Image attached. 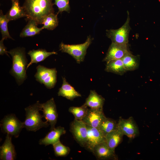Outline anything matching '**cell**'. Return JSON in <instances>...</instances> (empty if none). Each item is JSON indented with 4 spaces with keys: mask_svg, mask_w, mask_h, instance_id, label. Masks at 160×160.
Returning a JSON list of instances; mask_svg holds the SVG:
<instances>
[{
    "mask_svg": "<svg viewBox=\"0 0 160 160\" xmlns=\"http://www.w3.org/2000/svg\"><path fill=\"white\" fill-rule=\"evenodd\" d=\"M9 21L6 15L3 13L1 10L0 12V29L2 35V38L5 39L9 38L13 39L10 35L8 28V24Z\"/></svg>",
    "mask_w": 160,
    "mask_h": 160,
    "instance_id": "obj_27",
    "label": "cell"
},
{
    "mask_svg": "<svg viewBox=\"0 0 160 160\" xmlns=\"http://www.w3.org/2000/svg\"><path fill=\"white\" fill-rule=\"evenodd\" d=\"M41 111L43 112V117L50 125V130L55 128L58 115L56 105L53 98L45 103H42Z\"/></svg>",
    "mask_w": 160,
    "mask_h": 160,
    "instance_id": "obj_10",
    "label": "cell"
},
{
    "mask_svg": "<svg viewBox=\"0 0 160 160\" xmlns=\"http://www.w3.org/2000/svg\"><path fill=\"white\" fill-rule=\"evenodd\" d=\"M62 79L63 84L58 92V96H62L71 100L76 97H81V94L67 82L65 77H63Z\"/></svg>",
    "mask_w": 160,
    "mask_h": 160,
    "instance_id": "obj_17",
    "label": "cell"
},
{
    "mask_svg": "<svg viewBox=\"0 0 160 160\" xmlns=\"http://www.w3.org/2000/svg\"><path fill=\"white\" fill-rule=\"evenodd\" d=\"M128 44H120L112 42L103 61L107 63L113 60L121 59L130 52Z\"/></svg>",
    "mask_w": 160,
    "mask_h": 160,
    "instance_id": "obj_12",
    "label": "cell"
},
{
    "mask_svg": "<svg viewBox=\"0 0 160 160\" xmlns=\"http://www.w3.org/2000/svg\"><path fill=\"white\" fill-rule=\"evenodd\" d=\"M11 7L6 15L9 21L16 20L19 18L27 17L26 12L23 7L20 5L18 0H11Z\"/></svg>",
    "mask_w": 160,
    "mask_h": 160,
    "instance_id": "obj_18",
    "label": "cell"
},
{
    "mask_svg": "<svg viewBox=\"0 0 160 160\" xmlns=\"http://www.w3.org/2000/svg\"><path fill=\"white\" fill-rule=\"evenodd\" d=\"M66 132V131L63 127L60 126L55 128L51 130L44 138L40 140L39 144L45 146L52 145L60 140L61 136L65 134Z\"/></svg>",
    "mask_w": 160,
    "mask_h": 160,
    "instance_id": "obj_16",
    "label": "cell"
},
{
    "mask_svg": "<svg viewBox=\"0 0 160 160\" xmlns=\"http://www.w3.org/2000/svg\"><path fill=\"white\" fill-rule=\"evenodd\" d=\"M28 54L31 57V60L27 65L26 70L32 64L43 61L49 56L57 54V53L54 51L48 52L44 49H38L30 50Z\"/></svg>",
    "mask_w": 160,
    "mask_h": 160,
    "instance_id": "obj_19",
    "label": "cell"
},
{
    "mask_svg": "<svg viewBox=\"0 0 160 160\" xmlns=\"http://www.w3.org/2000/svg\"><path fill=\"white\" fill-rule=\"evenodd\" d=\"M36 22L34 20H29L27 24L23 28L20 34L21 37H32L39 34L44 29L42 27L38 28Z\"/></svg>",
    "mask_w": 160,
    "mask_h": 160,
    "instance_id": "obj_22",
    "label": "cell"
},
{
    "mask_svg": "<svg viewBox=\"0 0 160 160\" xmlns=\"http://www.w3.org/2000/svg\"><path fill=\"white\" fill-rule=\"evenodd\" d=\"M92 152L98 159H118V157L115 153V149L109 148L105 141L95 146Z\"/></svg>",
    "mask_w": 160,
    "mask_h": 160,
    "instance_id": "obj_14",
    "label": "cell"
},
{
    "mask_svg": "<svg viewBox=\"0 0 160 160\" xmlns=\"http://www.w3.org/2000/svg\"><path fill=\"white\" fill-rule=\"evenodd\" d=\"M52 0H25L23 6L28 20H35L37 24H42L49 14L54 13Z\"/></svg>",
    "mask_w": 160,
    "mask_h": 160,
    "instance_id": "obj_1",
    "label": "cell"
},
{
    "mask_svg": "<svg viewBox=\"0 0 160 160\" xmlns=\"http://www.w3.org/2000/svg\"><path fill=\"white\" fill-rule=\"evenodd\" d=\"M127 17L124 23L116 29L106 30V36L110 39L112 42L120 44H128L129 33L131 29L130 25L129 13L127 11Z\"/></svg>",
    "mask_w": 160,
    "mask_h": 160,
    "instance_id": "obj_5",
    "label": "cell"
},
{
    "mask_svg": "<svg viewBox=\"0 0 160 160\" xmlns=\"http://www.w3.org/2000/svg\"><path fill=\"white\" fill-rule=\"evenodd\" d=\"M5 39L4 38L1 39L0 41V55H3L6 54L8 55L7 54L8 51L7 50V49L4 44V41Z\"/></svg>",
    "mask_w": 160,
    "mask_h": 160,
    "instance_id": "obj_31",
    "label": "cell"
},
{
    "mask_svg": "<svg viewBox=\"0 0 160 160\" xmlns=\"http://www.w3.org/2000/svg\"><path fill=\"white\" fill-rule=\"evenodd\" d=\"M70 131L77 142L82 147H84L88 134L87 125L82 121L74 119L70 124Z\"/></svg>",
    "mask_w": 160,
    "mask_h": 160,
    "instance_id": "obj_8",
    "label": "cell"
},
{
    "mask_svg": "<svg viewBox=\"0 0 160 160\" xmlns=\"http://www.w3.org/2000/svg\"><path fill=\"white\" fill-rule=\"evenodd\" d=\"M124 135L117 129L111 131L105 136V142L111 148L115 149L123 140Z\"/></svg>",
    "mask_w": 160,
    "mask_h": 160,
    "instance_id": "obj_21",
    "label": "cell"
},
{
    "mask_svg": "<svg viewBox=\"0 0 160 160\" xmlns=\"http://www.w3.org/2000/svg\"><path fill=\"white\" fill-rule=\"evenodd\" d=\"M87 125L88 130L87 139L84 148L92 152L94 147L96 145L105 142V136L97 128Z\"/></svg>",
    "mask_w": 160,
    "mask_h": 160,
    "instance_id": "obj_13",
    "label": "cell"
},
{
    "mask_svg": "<svg viewBox=\"0 0 160 160\" xmlns=\"http://www.w3.org/2000/svg\"><path fill=\"white\" fill-rule=\"evenodd\" d=\"M117 122L114 119L106 117L100 125L98 129L105 136L108 133L117 129Z\"/></svg>",
    "mask_w": 160,
    "mask_h": 160,
    "instance_id": "obj_25",
    "label": "cell"
},
{
    "mask_svg": "<svg viewBox=\"0 0 160 160\" xmlns=\"http://www.w3.org/2000/svg\"><path fill=\"white\" fill-rule=\"evenodd\" d=\"M54 4L56 5L58 7V11L57 14L66 11L70 12V8L69 4V0H54Z\"/></svg>",
    "mask_w": 160,
    "mask_h": 160,
    "instance_id": "obj_30",
    "label": "cell"
},
{
    "mask_svg": "<svg viewBox=\"0 0 160 160\" xmlns=\"http://www.w3.org/2000/svg\"><path fill=\"white\" fill-rule=\"evenodd\" d=\"M88 109L87 107L83 105L80 107H71L68 111L73 115L75 119L81 121L86 116Z\"/></svg>",
    "mask_w": 160,
    "mask_h": 160,
    "instance_id": "obj_28",
    "label": "cell"
},
{
    "mask_svg": "<svg viewBox=\"0 0 160 160\" xmlns=\"http://www.w3.org/2000/svg\"><path fill=\"white\" fill-rule=\"evenodd\" d=\"M121 59L127 71H134L138 68L139 64V56L134 55L130 52L126 55Z\"/></svg>",
    "mask_w": 160,
    "mask_h": 160,
    "instance_id": "obj_24",
    "label": "cell"
},
{
    "mask_svg": "<svg viewBox=\"0 0 160 160\" xmlns=\"http://www.w3.org/2000/svg\"><path fill=\"white\" fill-rule=\"evenodd\" d=\"M12 56V66L11 73L15 78L19 85H20L27 77L26 74L27 59L25 54V49L17 47L8 51Z\"/></svg>",
    "mask_w": 160,
    "mask_h": 160,
    "instance_id": "obj_2",
    "label": "cell"
},
{
    "mask_svg": "<svg viewBox=\"0 0 160 160\" xmlns=\"http://www.w3.org/2000/svg\"><path fill=\"white\" fill-rule=\"evenodd\" d=\"M37 72L34 76L37 81L51 89L57 82V71L55 68H49L39 65L36 67Z\"/></svg>",
    "mask_w": 160,
    "mask_h": 160,
    "instance_id": "obj_7",
    "label": "cell"
},
{
    "mask_svg": "<svg viewBox=\"0 0 160 160\" xmlns=\"http://www.w3.org/2000/svg\"><path fill=\"white\" fill-rule=\"evenodd\" d=\"M106 117L103 108L88 109L87 113L81 120L87 125L98 128L100 124Z\"/></svg>",
    "mask_w": 160,
    "mask_h": 160,
    "instance_id": "obj_11",
    "label": "cell"
},
{
    "mask_svg": "<svg viewBox=\"0 0 160 160\" xmlns=\"http://www.w3.org/2000/svg\"><path fill=\"white\" fill-rule=\"evenodd\" d=\"M12 137L7 134L5 140L0 147V159L14 160L16 159V153L12 142Z\"/></svg>",
    "mask_w": 160,
    "mask_h": 160,
    "instance_id": "obj_15",
    "label": "cell"
},
{
    "mask_svg": "<svg viewBox=\"0 0 160 160\" xmlns=\"http://www.w3.org/2000/svg\"><path fill=\"white\" fill-rule=\"evenodd\" d=\"M105 100L104 98L95 90H91L83 105L93 109L103 108Z\"/></svg>",
    "mask_w": 160,
    "mask_h": 160,
    "instance_id": "obj_20",
    "label": "cell"
},
{
    "mask_svg": "<svg viewBox=\"0 0 160 160\" xmlns=\"http://www.w3.org/2000/svg\"><path fill=\"white\" fill-rule=\"evenodd\" d=\"M58 20L57 15L51 13L47 16L43 20L42 27L49 30H52L58 25Z\"/></svg>",
    "mask_w": 160,
    "mask_h": 160,
    "instance_id": "obj_26",
    "label": "cell"
},
{
    "mask_svg": "<svg viewBox=\"0 0 160 160\" xmlns=\"http://www.w3.org/2000/svg\"><path fill=\"white\" fill-rule=\"evenodd\" d=\"M105 71L120 75H123L127 71L121 59L113 60L107 63Z\"/></svg>",
    "mask_w": 160,
    "mask_h": 160,
    "instance_id": "obj_23",
    "label": "cell"
},
{
    "mask_svg": "<svg viewBox=\"0 0 160 160\" xmlns=\"http://www.w3.org/2000/svg\"><path fill=\"white\" fill-rule=\"evenodd\" d=\"M25 118L23 122L24 127L29 131L36 132L41 128L50 125L47 121L42 120L43 116L39 113L42 110V103L37 101L35 103L25 108Z\"/></svg>",
    "mask_w": 160,
    "mask_h": 160,
    "instance_id": "obj_3",
    "label": "cell"
},
{
    "mask_svg": "<svg viewBox=\"0 0 160 160\" xmlns=\"http://www.w3.org/2000/svg\"><path fill=\"white\" fill-rule=\"evenodd\" d=\"M117 129L130 140L134 139L139 133L138 126L132 116L127 119L120 117L117 123Z\"/></svg>",
    "mask_w": 160,
    "mask_h": 160,
    "instance_id": "obj_9",
    "label": "cell"
},
{
    "mask_svg": "<svg viewBox=\"0 0 160 160\" xmlns=\"http://www.w3.org/2000/svg\"><path fill=\"white\" fill-rule=\"evenodd\" d=\"M0 127L3 132L15 137H18L22 129L24 128L23 122L14 114L4 116L1 121Z\"/></svg>",
    "mask_w": 160,
    "mask_h": 160,
    "instance_id": "obj_6",
    "label": "cell"
},
{
    "mask_svg": "<svg viewBox=\"0 0 160 160\" xmlns=\"http://www.w3.org/2000/svg\"><path fill=\"white\" fill-rule=\"evenodd\" d=\"M92 40L90 36H89L85 42L81 44L69 45L62 42L59 45L60 50L71 55L78 63L80 64L84 61L87 50L91 44Z\"/></svg>",
    "mask_w": 160,
    "mask_h": 160,
    "instance_id": "obj_4",
    "label": "cell"
},
{
    "mask_svg": "<svg viewBox=\"0 0 160 160\" xmlns=\"http://www.w3.org/2000/svg\"><path fill=\"white\" fill-rule=\"evenodd\" d=\"M55 154L57 156L64 157L69 153L70 149L68 147L63 144L60 140L52 145Z\"/></svg>",
    "mask_w": 160,
    "mask_h": 160,
    "instance_id": "obj_29",
    "label": "cell"
}]
</instances>
